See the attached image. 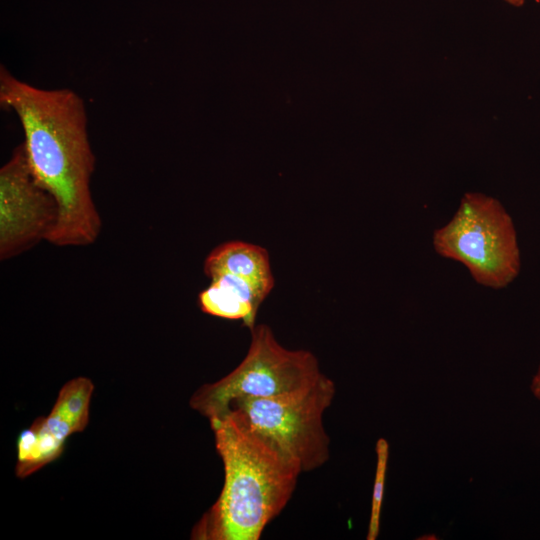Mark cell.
<instances>
[{
    "label": "cell",
    "mask_w": 540,
    "mask_h": 540,
    "mask_svg": "<svg viewBox=\"0 0 540 540\" xmlns=\"http://www.w3.org/2000/svg\"><path fill=\"white\" fill-rule=\"evenodd\" d=\"M377 464L371 500V513L367 531V540H375L379 535L380 516L384 495L387 463L389 458V444L384 438L376 442Z\"/></svg>",
    "instance_id": "obj_10"
},
{
    "label": "cell",
    "mask_w": 540,
    "mask_h": 540,
    "mask_svg": "<svg viewBox=\"0 0 540 540\" xmlns=\"http://www.w3.org/2000/svg\"><path fill=\"white\" fill-rule=\"evenodd\" d=\"M505 1L516 7H520L524 4V0H505Z\"/></svg>",
    "instance_id": "obj_12"
},
{
    "label": "cell",
    "mask_w": 540,
    "mask_h": 540,
    "mask_svg": "<svg viewBox=\"0 0 540 540\" xmlns=\"http://www.w3.org/2000/svg\"><path fill=\"white\" fill-rule=\"evenodd\" d=\"M0 103L20 121L24 149L36 181L57 201V223L47 241L87 246L101 231L90 181L95 157L82 98L74 91L42 89L0 70Z\"/></svg>",
    "instance_id": "obj_1"
},
{
    "label": "cell",
    "mask_w": 540,
    "mask_h": 540,
    "mask_svg": "<svg viewBox=\"0 0 540 540\" xmlns=\"http://www.w3.org/2000/svg\"><path fill=\"white\" fill-rule=\"evenodd\" d=\"M204 273L210 279L225 273L240 277L264 299L274 286L267 250L244 241H227L214 248L204 261Z\"/></svg>",
    "instance_id": "obj_8"
},
{
    "label": "cell",
    "mask_w": 540,
    "mask_h": 540,
    "mask_svg": "<svg viewBox=\"0 0 540 540\" xmlns=\"http://www.w3.org/2000/svg\"><path fill=\"white\" fill-rule=\"evenodd\" d=\"M250 331V346L242 362L220 380L203 384L190 398L191 408L209 420L223 415L236 399L294 393L322 375L310 351L284 348L265 324Z\"/></svg>",
    "instance_id": "obj_5"
},
{
    "label": "cell",
    "mask_w": 540,
    "mask_h": 540,
    "mask_svg": "<svg viewBox=\"0 0 540 540\" xmlns=\"http://www.w3.org/2000/svg\"><path fill=\"white\" fill-rule=\"evenodd\" d=\"M530 389L534 397L540 401V364L532 377Z\"/></svg>",
    "instance_id": "obj_11"
},
{
    "label": "cell",
    "mask_w": 540,
    "mask_h": 540,
    "mask_svg": "<svg viewBox=\"0 0 540 540\" xmlns=\"http://www.w3.org/2000/svg\"><path fill=\"white\" fill-rule=\"evenodd\" d=\"M335 391L334 382L322 374L311 386L294 393L236 399L223 415L231 416L264 438L296 462L302 472H309L324 465L329 458L330 440L323 415Z\"/></svg>",
    "instance_id": "obj_4"
},
{
    "label": "cell",
    "mask_w": 540,
    "mask_h": 540,
    "mask_svg": "<svg viewBox=\"0 0 540 540\" xmlns=\"http://www.w3.org/2000/svg\"><path fill=\"white\" fill-rule=\"evenodd\" d=\"M93 383L86 377L71 379L60 389L50 411L38 417L17 439L16 475L25 478L58 458L65 441L85 429L89 420Z\"/></svg>",
    "instance_id": "obj_7"
},
{
    "label": "cell",
    "mask_w": 540,
    "mask_h": 540,
    "mask_svg": "<svg viewBox=\"0 0 540 540\" xmlns=\"http://www.w3.org/2000/svg\"><path fill=\"white\" fill-rule=\"evenodd\" d=\"M198 301L204 313L241 320L251 329L264 298L248 281L225 273L211 278L209 286L199 293Z\"/></svg>",
    "instance_id": "obj_9"
},
{
    "label": "cell",
    "mask_w": 540,
    "mask_h": 540,
    "mask_svg": "<svg viewBox=\"0 0 540 540\" xmlns=\"http://www.w3.org/2000/svg\"><path fill=\"white\" fill-rule=\"evenodd\" d=\"M59 215L55 198L34 178L23 143L0 169V258L47 240Z\"/></svg>",
    "instance_id": "obj_6"
},
{
    "label": "cell",
    "mask_w": 540,
    "mask_h": 540,
    "mask_svg": "<svg viewBox=\"0 0 540 540\" xmlns=\"http://www.w3.org/2000/svg\"><path fill=\"white\" fill-rule=\"evenodd\" d=\"M438 255L463 264L480 285L502 289L521 267L520 249L511 216L495 198L468 192L453 217L433 233Z\"/></svg>",
    "instance_id": "obj_3"
},
{
    "label": "cell",
    "mask_w": 540,
    "mask_h": 540,
    "mask_svg": "<svg viewBox=\"0 0 540 540\" xmlns=\"http://www.w3.org/2000/svg\"><path fill=\"white\" fill-rule=\"evenodd\" d=\"M224 467L222 491L193 529L203 540H258L285 508L300 466L225 414L209 420Z\"/></svg>",
    "instance_id": "obj_2"
}]
</instances>
